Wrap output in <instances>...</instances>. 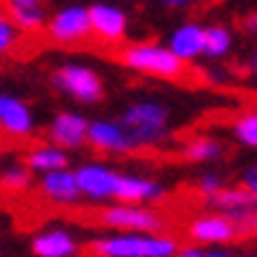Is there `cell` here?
<instances>
[{
	"mask_svg": "<svg viewBox=\"0 0 257 257\" xmlns=\"http://www.w3.org/2000/svg\"><path fill=\"white\" fill-rule=\"evenodd\" d=\"M89 252L95 257H176L179 241L163 233L121 231L89 241Z\"/></svg>",
	"mask_w": 257,
	"mask_h": 257,
	"instance_id": "cell-1",
	"label": "cell"
},
{
	"mask_svg": "<svg viewBox=\"0 0 257 257\" xmlns=\"http://www.w3.org/2000/svg\"><path fill=\"white\" fill-rule=\"evenodd\" d=\"M118 61L132 71L153 79L179 81L186 74V63L168 45H160V42H134L118 53Z\"/></svg>",
	"mask_w": 257,
	"mask_h": 257,
	"instance_id": "cell-2",
	"label": "cell"
},
{
	"mask_svg": "<svg viewBox=\"0 0 257 257\" xmlns=\"http://www.w3.org/2000/svg\"><path fill=\"white\" fill-rule=\"evenodd\" d=\"M123 128L128 132V137L134 139L137 150L139 147H153L160 145L168 137V123H171V110L163 102L155 100H139L132 102L128 108L121 113Z\"/></svg>",
	"mask_w": 257,
	"mask_h": 257,
	"instance_id": "cell-3",
	"label": "cell"
},
{
	"mask_svg": "<svg viewBox=\"0 0 257 257\" xmlns=\"http://www.w3.org/2000/svg\"><path fill=\"white\" fill-rule=\"evenodd\" d=\"M53 87L76 102L95 105L102 97V79L92 66L84 63H63L53 71Z\"/></svg>",
	"mask_w": 257,
	"mask_h": 257,
	"instance_id": "cell-4",
	"label": "cell"
},
{
	"mask_svg": "<svg viewBox=\"0 0 257 257\" xmlns=\"http://www.w3.org/2000/svg\"><path fill=\"white\" fill-rule=\"evenodd\" d=\"M100 220L115 231H142V233H160L166 220L158 210L137 202H118L100 213Z\"/></svg>",
	"mask_w": 257,
	"mask_h": 257,
	"instance_id": "cell-5",
	"label": "cell"
},
{
	"mask_svg": "<svg viewBox=\"0 0 257 257\" xmlns=\"http://www.w3.org/2000/svg\"><path fill=\"white\" fill-rule=\"evenodd\" d=\"M48 37L58 45H79L92 37V21H89V6L71 3L58 8L45 24Z\"/></svg>",
	"mask_w": 257,
	"mask_h": 257,
	"instance_id": "cell-6",
	"label": "cell"
},
{
	"mask_svg": "<svg viewBox=\"0 0 257 257\" xmlns=\"http://www.w3.org/2000/svg\"><path fill=\"white\" fill-rule=\"evenodd\" d=\"M213 200V207L218 213L228 215L233 223H236L239 236H249L257 228V197L249 194L244 186H223Z\"/></svg>",
	"mask_w": 257,
	"mask_h": 257,
	"instance_id": "cell-7",
	"label": "cell"
},
{
	"mask_svg": "<svg viewBox=\"0 0 257 257\" xmlns=\"http://www.w3.org/2000/svg\"><path fill=\"white\" fill-rule=\"evenodd\" d=\"M89 21H92V37L105 42V45H115L126 37L128 32V14L108 0H97L89 6Z\"/></svg>",
	"mask_w": 257,
	"mask_h": 257,
	"instance_id": "cell-8",
	"label": "cell"
},
{
	"mask_svg": "<svg viewBox=\"0 0 257 257\" xmlns=\"http://www.w3.org/2000/svg\"><path fill=\"white\" fill-rule=\"evenodd\" d=\"M76 181L81 197L95 202H108L115 200V184H118V171L102 163H84L76 168Z\"/></svg>",
	"mask_w": 257,
	"mask_h": 257,
	"instance_id": "cell-9",
	"label": "cell"
},
{
	"mask_svg": "<svg viewBox=\"0 0 257 257\" xmlns=\"http://www.w3.org/2000/svg\"><path fill=\"white\" fill-rule=\"evenodd\" d=\"M87 142L97 150V153H110V155H126L134 153L137 145L128 137L121 121H89Z\"/></svg>",
	"mask_w": 257,
	"mask_h": 257,
	"instance_id": "cell-10",
	"label": "cell"
},
{
	"mask_svg": "<svg viewBox=\"0 0 257 257\" xmlns=\"http://www.w3.org/2000/svg\"><path fill=\"white\" fill-rule=\"evenodd\" d=\"M186 233L194 244H228L233 239H239V231H236V223L223 215V213H207V215H200L194 218L189 226H186Z\"/></svg>",
	"mask_w": 257,
	"mask_h": 257,
	"instance_id": "cell-11",
	"label": "cell"
},
{
	"mask_svg": "<svg viewBox=\"0 0 257 257\" xmlns=\"http://www.w3.org/2000/svg\"><path fill=\"white\" fill-rule=\"evenodd\" d=\"M87 132H89V121L79 113L63 110L58 113L48 126V139L53 145L63 147V150H79L87 142Z\"/></svg>",
	"mask_w": 257,
	"mask_h": 257,
	"instance_id": "cell-12",
	"label": "cell"
},
{
	"mask_svg": "<svg viewBox=\"0 0 257 257\" xmlns=\"http://www.w3.org/2000/svg\"><path fill=\"white\" fill-rule=\"evenodd\" d=\"M163 194H166V186L155 179L134 176V173H118V184H115V200L118 202L147 205V202L163 200Z\"/></svg>",
	"mask_w": 257,
	"mask_h": 257,
	"instance_id": "cell-13",
	"label": "cell"
},
{
	"mask_svg": "<svg viewBox=\"0 0 257 257\" xmlns=\"http://www.w3.org/2000/svg\"><path fill=\"white\" fill-rule=\"evenodd\" d=\"M40 194L45 200H50L55 205H71L81 197L79 181H76V171L68 168H58L50 173H42L40 176Z\"/></svg>",
	"mask_w": 257,
	"mask_h": 257,
	"instance_id": "cell-14",
	"label": "cell"
},
{
	"mask_svg": "<svg viewBox=\"0 0 257 257\" xmlns=\"http://www.w3.org/2000/svg\"><path fill=\"white\" fill-rule=\"evenodd\" d=\"M168 48L176 53L184 63L197 61L200 55H205V27L197 21H184L168 37Z\"/></svg>",
	"mask_w": 257,
	"mask_h": 257,
	"instance_id": "cell-15",
	"label": "cell"
},
{
	"mask_svg": "<svg viewBox=\"0 0 257 257\" xmlns=\"http://www.w3.org/2000/svg\"><path fill=\"white\" fill-rule=\"evenodd\" d=\"M0 128L11 137H19L24 139L34 132V115H32V108L19 100V97H11V95H3V102H0Z\"/></svg>",
	"mask_w": 257,
	"mask_h": 257,
	"instance_id": "cell-16",
	"label": "cell"
},
{
	"mask_svg": "<svg viewBox=\"0 0 257 257\" xmlns=\"http://www.w3.org/2000/svg\"><path fill=\"white\" fill-rule=\"evenodd\" d=\"M32 252L37 257H74L79 252V244L71 231L45 228L32 239Z\"/></svg>",
	"mask_w": 257,
	"mask_h": 257,
	"instance_id": "cell-17",
	"label": "cell"
},
{
	"mask_svg": "<svg viewBox=\"0 0 257 257\" xmlns=\"http://www.w3.org/2000/svg\"><path fill=\"white\" fill-rule=\"evenodd\" d=\"M27 166L32 171H37L40 176L42 173H50V171H58V168H68V153L58 145H37L29 150L27 155Z\"/></svg>",
	"mask_w": 257,
	"mask_h": 257,
	"instance_id": "cell-18",
	"label": "cell"
},
{
	"mask_svg": "<svg viewBox=\"0 0 257 257\" xmlns=\"http://www.w3.org/2000/svg\"><path fill=\"white\" fill-rule=\"evenodd\" d=\"M8 14L14 19V24L19 32H40L48 24L42 3H32V6H8Z\"/></svg>",
	"mask_w": 257,
	"mask_h": 257,
	"instance_id": "cell-19",
	"label": "cell"
},
{
	"mask_svg": "<svg viewBox=\"0 0 257 257\" xmlns=\"http://www.w3.org/2000/svg\"><path fill=\"white\" fill-rule=\"evenodd\" d=\"M233 48V34L228 27L223 24H213V27H205V58H226Z\"/></svg>",
	"mask_w": 257,
	"mask_h": 257,
	"instance_id": "cell-20",
	"label": "cell"
},
{
	"mask_svg": "<svg viewBox=\"0 0 257 257\" xmlns=\"http://www.w3.org/2000/svg\"><path fill=\"white\" fill-rule=\"evenodd\" d=\"M223 155V145L213 137H194L184 145V158L192 163H213Z\"/></svg>",
	"mask_w": 257,
	"mask_h": 257,
	"instance_id": "cell-21",
	"label": "cell"
},
{
	"mask_svg": "<svg viewBox=\"0 0 257 257\" xmlns=\"http://www.w3.org/2000/svg\"><path fill=\"white\" fill-rule=\"evenodd\" d=\"M233 137H236L241 145L257 150V110L241 113L239 118L233 121Z\"/></svg>",
	"mask_w": 257,
	"mask_h": 257,
	"instance_id": "cell-22",
	"label": "cell"
},
{
	"mask_svg": "<svg viewBox=\"0 0 257 257\" xmlns=\"http://www.w3.org/2000/svg\"><path fill=\"white\" fill-rule=\"evenodd\" d=\"M16 42H19V27L14 24L8 11L0 8V58L14 50Z\"/></svg>",
	"mask_w": 257,
	"mask_h": 257,
	"instance_id": "cell-23",
	"label": "cell"
},
{
	"mask_svg": "<svg viewBox=\"0 0 257 257\" xmlns=\"http://www.w3.org/2000/svg\"><path fill=\"white\" fill-rule=\"evenodd\" d=\"M32 168L29 166H11L3 171V176H0V184L6 186L11 192H24L27 186L32 184Z\"/></svg>",
	"mask_w": 257,
	"mask_h": 257,
	"instance_id": "cell-24",
	"label": "cell"
},
{
	"mask_svg": "<svg viewBox=\"0 0 257 257\" xmlns=\"http://www.w3.org/2000/svg\"><path fill=\"white\" fill-rule=\"evenodd\" d=\"M223 179L218 176V173H202L200 179H197V192L202 197H215L220 189H223Z\"/></svg>",
	"mask_w": 257,
	"mask_h": 257,
	"instance_id": "cell-25",
	"label": "cell"
},
{
	"mask_svg": "<svg viewBox=\"0 0 257 257\" xmlns=\"http://www.w3.org/2000/svg\"><path fill=\"white\" fill-rule=\"evenodd\" d=\"M241 186L249 194L257 197V163H252V166H247V168L241 171Z\"/></svg>",
	"mask_w": 257,
	"mask_h": 257,
	"instance_id": "cell-26",
	"label": "cell"
},
{
	"mask_svg": "<svg viewBox=\"0 0 257 257\" xmlns=\"http://www.w3.org/2000/svg\"><path fill=\"white\" fill-rule=\"evenodd\" d=\"M158 6L163 8H168V11H181V8H189L194 0H155Z\"/></svg>",
	"mask_w": 257,
	"mask_h": 257,
	"instance_id": "cell-27",
	"label": "cell"
},
{
	"mask_svg": "<svg viewBox=\"0 0 257 257\" xmlns=\"http://www.w3.org/2000/svg\"><path fill=\"white\" fill-rule=\"evenodd\" d=\"M176 257H205V249L200 244H189V247H179Z\"/></svg>",
	"mask_w": 257,
	"mask_h": 257,
	"instance_id": "cell-28",
	"label": "cell"
},
{
	"mask_svg": "<svg viewBox=\"0 0 257 257\" xmlns=\"http://www.w3.org/2000/svg\"><path fill=\"white\" fill-rule=\"evenodd\" d=\"M241 27H244V32H247V34L257 37V11H254V14H249V16H244Z\"/></svg>",
	"mask_w": 257,
	"mask_h": 257,
	"instance_id": "cell-29",
	"label": "cell"
},
{
	"mask_svg": "<svg viewBox=\"0 0 257 257\" xmlns=\"http://www.w3.org/2000/svg\"><path fill=\"white\" fill-rule=\"evenodd\" d=\"M205 257H233V254L226 249H210V252H205Z\"/></svg>",
	"mask_w": 257,
	"mask_h": 257,
	"instance_id": "cell-30",
	"label": "cell"
},
{
	"mask_svg": "<svg viewBox=\"0 0 257 257\" xmlns=\"http://www.w3.org/2000/svg\"><path fill=\"white\" fill-rule=\"evenodd\" d=\"M32 3H42V0H8V6H32Z\"/></svg>",
	"mask_w": 257,
	"mask_h": 257,
	"instance_id": "cell-31",
	"label": "cell"
},
{
	"mask_svg": "<svg viewBox=\"0 0 257 257\" xmlns=\"http://www.w3.org/2000/svg\"><path fill=\"white\" fill-rule=\"evenodd\" d=\"M252 71H254V76H257V53H254V58H252Z\"/></svg>",
	"mask_w": 257,
	"mask_h": 257,
	"instance_id": "cell-32",
	"label": "cell"
},
{
	"mask_svg": "<svg viewBox=\"0 0 257 257\" xmlns=\"http://www.w3.org/2000/svg\"><path fill=\"white\" fill-rule=\"evenodd\" d=\"M244 257H254V254H244Z\"/></svg>",
	"mask_w": 257,
	"mask_h": 257,
	"instance_id": "cell-33",
	"label": "cell"
},
{
	"mask_svg": "<svg viewBox=\"0 0 257 257\" xmlns=\"http://www.w3.org/2000/svg\"><path fill=\"white\" fill-rule=\"evenodd\" d=\"M0 102H3V95H0Z\"/></svg>",
	"mask_w": 257,
	"mask_h": 257,
	"instance_id": "cell-34",
	"label": "cell"
},
{
	"mask_svg": "<svg viewBox=\"0 0 257 257\" xmlns=\"http://www.w3.org/2000/svg\"><path fill=\"white\" fill-rule=\"evenodd\" d=\"M254 236H257V228H254Z\"/></svg>",
	"mask_w": 257,
	"mask_h": 257,
	"instance_id": "cell-35",
	"label": "cell"
}]
</instances>
